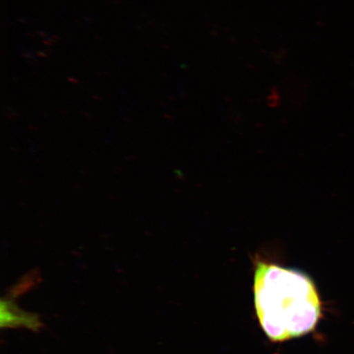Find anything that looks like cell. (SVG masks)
Instances as JSON below:
<instances>
[{"mask_svg":"<svg viewBox=\"0 0 354 354\" xmlns=\"http://www.w3.org/2000/svg\"><path fill=\"white\" fill-rule=\"evenodd\" d=\"M254 294L257 317L272 342L306 335L315 329L322 317L315 284L299 270L257 261Z\"/></svg>","mask_w":354,"mask_h":354,"instance_id":"1","label":"cell"},{"mask_svg":"<svg viewBox=\"0 0 354 354\" xmlns=\"http://www.w3.org/2000/svg\"><path fill=\"white\" fill-rule=\"evenodd\" d=\"M41 322L37 315L24 311L8 299H3L1 301V327L7 328H24L33 330L41 328Z\"/></svg>","mask_w":354,"mask_h":354,"instance_id":"2","label":"cell"}]
</instances>
